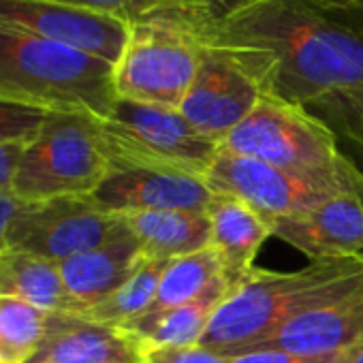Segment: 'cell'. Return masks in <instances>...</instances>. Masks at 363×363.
<instances>
[{
    "instance_id": "9",
    "label": "cell",
    "mask_w": 363,
    "mask_h": 363,
    "mask_svg": "<svg viewBox=\"0 0 363 363\" xmlns=\"http://www.w3.org/2000/svg\"><path fill=\"white\" fill-rule=\"evenodd\" d=\"M124 216L103 210L90 195L22 203L7 231V248L62 263L107 242Z\"/></svg>"
},
{
    "instance_id": "25",
    "label": "cell",
    "mask_w": 363,
    "mask_h": 363,
    "mask_svg": "<svg viewBox=\"0 0 363 363\" xmlns=\"http://www.w3.org/2000/svg\"><path fill=\"white\" fill-rule=\"evenodd\" d=\"M306 109L333 133L340 152L363 175V90L329 94Z\"/></svg>"
},
{
    "instance_id": "17",
    "label": "cell",
    "mask_w": 363,
    "mask_h": 363,
    "mask_svg": "<svg viewBox=\"0 0 363 363\" xmlns=\"http://www.w3.org/2000/svg\"><path fill=\"white\" fill-rule=\"evenodd\" d=\"M208 216L212 223L210 246L218 252L223 276L235 291L252 276L255 257L272 235V227L244 201L220 193H214Z\"/></svg>"
},
{
    "instance_id": "5",
    "label": "cell",
    "mask_w": 363,
    "mask_h": 363,
    "mask_svg": "<svg viewBox=\"0 0 363 363\" xmlns=\"http://www.w3.org/2000/svg\"><path fill=\"white\" fill-rule=\"evenodd\" d=\"M220 150L267 164L340 179H363L340 152L333 133L306 107L263 94L257 107L220 143Z\"/></svg>"
},
{
    "instance_id": "4",
    "label": "cell",
    "mask_w": 363,
    "mask_h": 363,
    "mask_svg": "<svg viewBox=\"0 0 363 363\" xmlns=\"http://www.w3.org/2000/svg\"><path fill=\"white\" fill-rule=\"evenodd\" d=\"M109 169H154L206 177L220 145L199 133L179 109L118 99L96 120Z\"/></svg>"
},
{
    "instance_id": "18",
    "label": "cell",
    "mask_w": 363,
    "mask_h": 363,
    "mask_svg": "<svg viewBox=\"0 0 363 363\" xmlns=\"http://www.w3.org/2000/svg\"><path fill=\"white\" fill-rule=\"evenodd\" d=\"M145 261H173L210 246L212 223L208 212L156 210L124 216Z\"/></svg>"
},
{
    "instance_id": "27",
    "label": "cell",
    "mask_w": 363,
    "mask_h": 363,
    "mask_svg": "<svg viewBox=\"0 0 363 363\" xmlns=\"http://www.w3.org/2000/svg\"><path fill=\"white\" fill-rule=\"evenodd\" d=\"M145 363H229V357L195 344L179 348H150Z\"/></svg>"
},
{
    "instance_id": "12",
    "label": "cell",
    "mask_w": 363,
    "mask_h": 363,
    "mask_svg": "<svg viewBox=\"0 0 363 363\" xmlns=\"http://www.w3.org/2000/svg\"><path fill=\"white\" fill-rule=\"evenodd\" d=\"M103 210L126 216L156 210L208 212L214 191L206 177L154 171V169H109L101 186L90 195Z\"/></svg>"
},
{
    "instance_id": "6",
    "label": "cell",
    "mask_w": 363,
    "mask_h": 363,
    "mask_svg": "<svg viewBox=\"0 0 363 363\" xmlns=\"http://www.w3.org/2000/svg\"><path fill=\"white\" fill-rule=\"evenodd\" d=\"M107 173L96 118L52 113L22 152L11 195L22 203L92 195Z\"/></svg>"
},
{
    "instance_id": "29",
    "label": "cell",
    "mask_w": 363,
    "mask_h": 363,
    "mask_svg": "<svg viewBox=\"0 0 363 363\" xmlns=\"http://www.w3.org/2000/svg\"><path fill=\"white\" fill-rule=\"evenodd\" d=\"M26 145L16 143V145H3V147H0V195H11L16 171H18L22 152H24Z\"/></svg>"
},
{
    "instance_id": "31",
    "label": "cell",
    "mask_w": 363,
    "mask_h": 363,
    "mask_svg": "<svg viewBox=\"0 0 363 363\" xmlns=\"http://www.w3.org/2000/svg\"><path fill=\"white\" fill-rule=\"evenodd\" d=\"M52 3L90 9V11H101V13H111V16H120V18L128 20V11H130L133 0H52Z\"/></svg>"
},
{
    "instance_id": "22",
    "label": "cell",
    "mask_w": 363,
    "mask_h": 363,
    "mask_svg": "<svg viewBox=\"0 0 363 363\" xmlns=\"http://www.w3.org/2000/svg\"><path fill=\"white\" fill-rule=\"evenodd\" d=\"M259 3L263 0H133L128 22H171L201 37Z\"/></svg>"
},
{
    "instance_id": "13",
    "label": "cell",
    "mask_w": 363,
    "mask_h": 363,
    "mask_svg": "<svg viewBox=\"0 0 363 363\" xmlns=\"http://www.w3.org/2000/svg\"><path fill=\"white\" fill-rule=\"evenodd\" d=\"M272 235L291 244L306 257L363 259V201L333 197L310 210L276 218Z\"/></svg>"
},
{
    "instance_id": "3",
    "label": "cell",
    "mask_w": 363,
    "mask_h": 363,
    "mask_svg": "<svg viewBox=\"0 0 363 363\" xmlns=\"http://www.w3.org/2000/svg\"><path fill=\"white\" fill-rule=\"evenodd\" d=\"M113 75L107 60L0 24V101L105 120L118 101Z\"/></svg>"
},
{
    "instance_id": "19",
    "label": "cell",
    "mask_w": 363,
    "mask_h": 363,
    "mask_svg": "<svg viewBox=\"0 0 363 363\" xmlns=\"http://www.w3.org/2000/svg\"><path fill=\"white\" fill-rule=\"evenodd\" d=\"M0 295L26 301L50 314H79L58 263L11 248L0 252Z\"/></svg>"
},
{
    "instance_id": "8",
    "label": "cell",
    "mask_w": 363,
    "mask_h": 363,
    "mask_svg": "<svg viewBox=\"0 0 363 363\" xmlns=\"http://www.w3.org/2000/svg\"><path fill=\"white\" fill-rule=\"evenodd\" d=\"M208 186L214 193L231 195L252 208L272 225L276 218L310 210L333 197L363 201V179H340L280 169L257 158L220 150L210 171Z\"/></svg>"
},
{
    "instance_id": "21",
    "label": "cell",
    "mask_w": 363,
    "mask_h": 363,
    "mask_svg": "<svg viewBox=\"0 0 363 363\" xmlns=\"http://www.w3.org/2000/svg\"><path fill=\"white\" fill-rule=\"evenodd\" d=\"M218 286H229V284L223 276L218 252L212 246H208L199 252L173 259L167 265L158 284L156 299L147 312L197 301L206 297L208 293L216 291Z\"/></svg>"
},
{
    "instance_id": "23",
    "label": "cell",
    "mask_w": 363,
    "mask_h": 363,
    "mask_svg": "<svg viewBox=\"0 0 363 363\" xmlns=\"http://www.w3.org/2000/svg\"><path fill=\"white\" fill-rule=\"evenodd\" d=\"M52 314L0 295V363H28L41 348Z\"/></svg>"
},
{
    "instance_id": "2",
    "label": "cell",
    "mask_w": 363,
    "mask_h": 363,
    "mask_svg": "<svg viewBox=\"0 0 363 363\" xmlns=\"http://www.w3.org/2000/svg\"><path fill=\"white\" fill-rule=\"evenodd\" d=\"M363 286V259H320L291 274L255 269L218 306L199 346L225 357L248 352L286 320Z\"/></svg>"
},
{
    "instance_id": "15",
    "label": "cell",
    "mask_w": 363,
    "mask_h": 363,
    "mask_svg": "<svg viewBox=\"0 0 363 363\" xmlns=\"http://www.w3.org/2000/svg\"><path fill=\"white\" fill-rule=\"evenodd\" d=\"M147 352L150 346L122 327L52 314L45 340L28 363H145Z\"/></svg>"
},
{
    "instance_id": "20",
    "label": "cell",
    "mask_w": 363,
    "mask_h": 363,
    "mask_svg": "<svg viewBox=\"0 0 363 363\" xmlns=\"http://www.w3.org/2000/svg\"><path fill=\"white\" fill-rule=\"evenodd\" d=\"M231 293L229 286H218L206 297L175 306L167 310L145 312L139 318L126 323L122 329L137 335L150 348H179V346H195L201 342L208 331L218 306Z\"/></svg>"
},
{
    "instance_id": "33",
    "label": "cell",
    "mask_w": 363,
    "mask_h": 363,
    "mask_svg": "<svg viewBox=\"0 0 363 363\" xmlns=\"http://www.w3.org/2000/svg\"><path fill=\"white\" fill-rule=\"evenodd\" d=\"M337 363H363V342L352 346V348H348L346 352H342Z\"/></svg>"
},
{
    "instance_id": "7",
    "label": "cell",
    "mask_w": 363,
    "mask_h": 363,
    "mask_svg": "<svg viewBox=\"0 0 363 363\" xmlns=\"http://www.w3.org/2000/svg\"><path fill=\"white\" fill-rule=\"evenodd\" d=\"M201 39L171 22L135 20L116 65L118 99L179 109L201 60Z\"/></svg>"
},
{
    "instance_id": "26",
    "label": "cell",
    "mask_w": 363,
    "mask_h": 363,
    "mask_svg": "<svg viewBox=\"0 0 363 363\" xmlns=\"http://www.w3.org/2000/svg\"><path fill=\"white\" fill-rule=\"evenodd\" d=\"M50 116V111L37 107L0 101V147L30 143L41 133Z\"/></svg>"
},
{
    "instance_id": "32",
    "label": "cell",
    "mask_w": 363,
    "mask_h": 363,
    "mask_svg": "<svg viewBox=\"0 0 363 363\" xmlns=\"http://www.w3.org/2000/svg\"><path fill=\"white\" fill-rule=\"evenodd\" d=\"M22 201L13 195H0V252L7 248V231Z\"/></svg>"
},
{
    "instance_id": "24",
    "label": "cell",
    "mask_w": 363,
    "mask_h": 363,
    "mask_svg": "<svg viewBox=\"0 0 363 363\" xmlns=\"http://www.w3.org/2000/svg\"><path fill=\"white\" fill-rule=\"evenodd\" d=\"M169 263L171 261H145L118 291H113L105 301L88 308L79 316L116 327H124L126 323L139 318L152 308L160 278Z\"/></svg>"
},
{
    "instance_id": "28",
    "label": "cell",
    "mask_w": 363,
    "mask_h": 363,
    "mask_svg": "<svg viewBox=\"0 0 363 363\" xmlns=\"http://www.w3.org/2000/svg\"><path fill=\"white\" fill-rule=\"evenodd\" d=\"M342 354H325V357H306L282 350H255L229 357V363H337Z\"/></svg>"
},
{
    "instance_id": "10",
    "label": "cell",
    "mask_w": 363,
    "mask_h": 363,
    "mask_svg": "<svg viewBox=\"0 0 363 363\" xmlns=\"http://www.w3.org/2000/svg\"><path fill=\"white\" fill-rule=\"evenodd\" d=\"M261 96V84L229 50L203 43L197 75L179 111L199 133L220 145L248 118Z\"/></svg>"
},
{
    "instance_id": "14",
    "label": "cell",
    "mask_w": 363,
    "mask_h": 363,
    "mask_svg": "<svg viewBox=\"0 0 363 363\" xmlns=\"http://www.w3.org/2000/svg\"><path fill=\"white\" fill-rule=\"evenodd\" d=\"M363 342V286L337 301L308 310L255 344V350H282L306 357L342 354Z\"/></svg>"
},
{
    "instance_id": "11",
    "label": "cell",
    "mask_w": 363,
    "mask_h": 363,
    "mask_svg": "<svg viewBox=\"0 0 363 363\" xmlns=\"http://www.w3.org/2000/svg\"><path fill=\"white\" fill-rule=\"evenodd\" d=\"M0 24L118 65L130 22L120 16L69 7L52 0H0Z\"/></svg>"
},
{
    "instance_id": "16",
    "label": "cell",
    "mask_w": 363,
    "mask_h": 363,
    "mask_svg": "<svg viewBox=\"0 0 363 363\" xmlns=\"http://www.w3.org/2000/svg\"><path fill=\"white\" fill-rule=\"evenodd\" d=\"M143 263L145 259L141 248L124 220V225L107 242L58 265L65 286L82 314L88 308L105 301Z\"/></svg>"
},
{
    "instance_id": "30",
    "label": "cell",
    "mask_w": 363,
    "mask_h": 363,
    "mask_svg": "<svg viewBox=\"0 0 363 363\" xmlns=\"http://www.w3.org/2000/svg\"><path fill=\"white\" fill-rule=\"evenodd\" d=\"M316 3L331 16L363 33V0H316Z\"/></svg>"
},
{
    "instance_id": "1",
    "label": "cell",
    "mask_w": 363,
    "mask_h": 363,
    "mask_svg": "<svg viewBox=\"0 0 363 363\" xmlns=\"http://www.w3.org/2000/svg\"><path fill=\"white\" fill-rule=\"evenodd\" d=\"M199 39L229 50L263 94L293 105L363 90V33L316 0H263Z\"/></svg>"
}]
</instances>
